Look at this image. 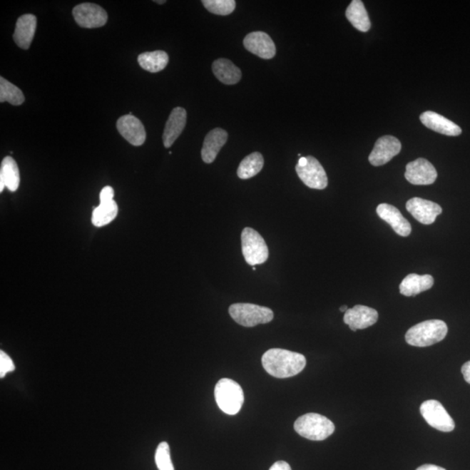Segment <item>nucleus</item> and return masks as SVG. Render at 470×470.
Instances as JSON below:
<instances>
[{
    "label": "nucleus",
    "mask_w": 470,
    "mask_h": 470,
    "mask_svg": "<svg viewBox=\"0 0 470 470\" xmlns=\"http://www.w3.org/2000/svg\"><path fill=\"white\" fill-rule=\"evenodd\" d=\"M215 397L220 410L230 416L239 413L244 402L242 387L228 378L221 379L217 382Z\"/></svg>",
    "instance_id": "4"
},
{
    "label": "nucleus",
    "mask_w": 470,
    "mask_h": 470,
    "mask_svg": "<svg viewBox=\"0 0 470 470\" xmlns=\"http://www.w3.org/2000/svg\"><path fill=\"white\" fill-rule=\"evenodd\" d=\"M113 197H114L113 188L108 185V187H105L103 189H102L100 193L101 203H109V201L114 200Z\"/></svg>",
    "instance_id": "32"
},
{
    "label": "nucleus",
    "mask_w": 470,
    "mask_h": 470,
    "mask_svg": "<svg viewBox=\"0 0 470 470\" xmlns=\"http://www.w3.org/2000/svg\"><path fill=\"white\" fill-rule=\"evenodd\" d=\"M228 138V133L221 128L213 129L207 134L201 150V158L205 163L210 164L215 160L220 149L226 144Z\"/></svg>",
    "instance_id": "20"
},
{
    "label": "nucleus",
    "mask_w": 470,
    "mask_h": 470,
    "mask_svg": "<svg viewBox=\"0 0 470 470\" xmlns=\"http://www.w3.org/2000/svg\"><path fill=\"white\" fill-rule=\"evenodd\" d=\"M187 124V111L183 108H175L172 111L165 124L163 133L165 148H171L173 144L183 132Z\"/></svg>",
    "instance_id": "19"
},
{
    "label": "nucleus",
    "mask_w": 470,
    "mask_h": 470,
    "mask_svg": "<svg viewBox=\"0 0 470 470\" xmlns=\"http://www.w3.org/2000/svg\"><path fill=\"white\" fill-rule=\"evenodd\" d=\"M245 48L252 54L264 59H270L275 57L276 47L270 35L263 31H254L247 34L244 39Z\"/></svg>",
    "instance_id": "14"
},
{
    "label": "nucleus",
    "mask_w": 470,
    "mask_h": 470,
    "mask_svg": "<svg viewBox=\"0 0 470 470\" xmlns=\"http://www.w3.org/2000/svg\"><path fill=\"white\" fill-rule=\"evenodd\" d=\"M405 178L413 185H431L436 180L437 172L429 160L419 158L406 165Z\"/></svg>",
    "instance_id": "11"
},
{
    "label": "nucleus",
    "mask_w": 470,
    "mask_h": 470,
    "mask_svg": "<svg viewBox=\"0 0 470 470\" xmlns=\"http://www.w3.org/2000/svg\"><path fill=\"white\" fill-rule=\"evenodd\" d=\"M295 430L300 436L311 441H323L334 432L335 426L329 419L315 413L299 417L295 422Z\"/></svg>",
    "instance_id": "3"
},
{
    "label": "nucleus",
    "mask_w": 470,
    "mask_h": 470,
    "mask_svg": "<svg viewBox=\"0 0 470 470\" xmlns=\"http://www.w3.org/2000/svg\"><path fill=\"white\" fill-rule=\"evenodd\" d=\"M434 285L431 275L410 274L400 284V293L407 297H412L430 290Z\"/></svg>",
    "instance_id": "21"
},
{
    "label": "nucleus",
    "mask_w": 470,
    "mask_h": 470,
    "mask_svg": "<svg viewBox=\"0 0 470 470\" xmlns=\"http://www.w3.org/2000/svg\"><path fill=\"white\" fill-rule=\"evenodd\" d=\"M339 310H341V312H343V313H346V312L349 310V307H347V306H342L339 307Z\"/></svg>",
    "instance_id": "36"
},
{
    "label": "nucleus",
    "mask_w": 470,
    "mask_h": 470,
    "mask_svg": "<svg viewBox=\"0 0 470 470\" xmlns=\"http://www.w3.org/2000/svg\"><path fill=\"white\" fill-rule=\"evenodd\" d=\"M229 315L243 327H252L266 324L274 319V313L266 307L250 303H236L229 307Z\"/></svg>",
    "instance_id": "5"
},
{
    "label": "nucleus",
    "mask_w": 470,
    "mask_h": 470,
    "mask_svg": "<svg viewBox=\"0 0 470 470\" xmlns=\"http://www.w3.org/2000/svg\"><path fill=\"white\" fill-rule=\"evenodd\" d=\"M21 183L19 170L13 157L7 156L0 167V192L7 188L11 192L17 191Z\"/></svg>",
    "instance_id": "22"
},
{
    "label": "nucleus",
    "mask_w": 470,
    "mask_h": 470,
    "mask_svg": "<svg viewBox=\"0 0 470 470\" xmlns=\"http://www.w3.org/2000/svg\"><path fill=\"white\" fill-rule=\"evenodd\" d=\"M402 144L396 137L382 136L375 142L374 149L369 156L371 165L374 167L388 163L401 152Z\"/></svg>",
    "instance_id": "10"
},
{
    "label": "nucleus",
    "mask_w": 470,
    "mask_h": 470,
    "mask_svg": "<svg viewBox=\"0 0 470 470\" xmlns=\"http://www.w3.org/2000/svg\"><path fill=\"white\" fill-rule=\"evenodd\" d=\"M422 123L426 128L433 130V131L444 134L447 136H458L461 133V128L459 126L454 123L453 121L448 120L439 113L426 111L422 113L420 116Z\"/></svg>",
    "instance_id": "17"
},
{
    "label": "nucleus",
    "mask_w": 470,
    "mask_h": 470,
    "mask_svg": "<svg viewBox=\"0 0 470 470\" xmlns=\"http://www.w3.org/2000/svg\"><path fill=\"white\" fill-rule=\"evenodd\" d=\"M213 74L226 85H235L242 78V71L227 58H219L213 63Z\"/></svg>",
    "instance_id": "23"
},
{
    "label": "nucleus",
    "mask_w": 470,
    "mask_h": 470,
    "mask_svg": "<svg viewBox=\"0 0 470 470\" xmlns=\"http://www.w3.org/2000/svg\"><path fill=\"white\" fill-rule=\"evenodd\" d=\"M117 129L121 136L130 144L139 147L145 141V130L139 118L133 116H125L118 118Z\"/></svg>",
    "instance_id": "13"
},
{
    "label": "nucleus",
    "mask_w": 470,
    "mask_h": 470,
    "mask_svg": "<svg viewBox=\"0 0 470 470\" xmlns=\"http://www.w3.org/2000/svg\"><path fill=\"white\" fill-rule=\"evenodd\" d=\"M262 362L265 370L276 378L293 377L301 373L307 364L303 354L282 349L267 350Z\"/></svg>",
    "instance_id": "1"
},
{
    "label": "nucleus",
    "mask_w": 470,
    "mask_h": 470,
    "mask_svg": "<svg viewBox=\"0 0 470 470\" xmlns=\"http://www.w3.org/2000/svg\"><path fill=\"white\" fill-rule=\"evenodd\" d=\"M461 373L464 374V380L470 384V361L464 363L461 367Z\"/></svg>",
    "instance_id": "34"
},
{
    "label": "nucleus",
    "mask_w": 470,
    "mask_h": 470,
    "mask_svg": "<svg viewBox=\"0 0 470 470\" xmlns=\"http://www.w3.org/2000/svg\"><path fill=\"white\" fill-rule=\"evenodd\" d=\"M296 173L302 183L310 188L322 190L327 187V176L322 165L313 156H307L305 164L296 165Z\"/></svg>",
    "instance_id": "8"
},
{
    "label": "nucleus",
    "mask_w": 470,
    "mask_h": 470,
    "mask_svg": "<svg viewBox=\"0 0 470 470\" xmlns=\"http://www.w3.org/2000/svg\"><path fill=\"white\" fill-rule=\"evenodd\" d=\"M155 463L159 470H175L168 442L162 441L158 446L155 453Z\"/></svg>",
    "instance_id": "30"
},
{
    "label": "nucleus",
    "mask_w": 470,
    "mask_h": 470,
    "mask_svg": "<svg viewBox=\"0 0 470 470\" xmlns=\"http://www.w3.org/2000/svg\"><path fill=\"white\" fill-rule=\"evenodd\" d=\"M15 370V365L9 355L3 350L0 351V377L4 378L6 374L13 372Z\"/></svg>",
    "instance_id": "31"
},
{
    "label": "nucleus",
    "mask_w": 470,
    "mask_h": 470,
    "mask_svg": "<svg viewBox=\"0 0 470 470\" xmlns=\"http://www.w3.org/2000/svg\"><path fill=\"white\" fill-rule=\"evenodd\" d=\"M406 208L414 219L424 225L433 224L442 212L440 205L417 197L410 199L406 204Z\"/></svg>",
    "instance_id": "12"
},
{
    "label": "nucleus",
    "mask_w": 470,
    "mask_h": 470,
    "mask_svg": "<svg viewBox=\"0 0 470 470\" xmlns=\"http://www.w3.org/2000/svg\"><path fill=\"white\" fill-rule=\"evenodd\" d=\"M118 212L116 200L101 203L93 212L92 223L97 228L106 226L116 218Z\"/></svg>",
    "instance_id": "27"
},
{
    "label": "nucleus",
    "mask_w": 470,
    "mask_h": 470,
    "mask_svg": "<svg viewBox=\"0 0 470 470\" xmlns=\"http://www.w3.org/2000/svg\"><path fill=\"white\" fill-rule=\"evenodd\" d=\"M346 17L355 29L366 33L371 27L369 14L361 0H353L347 8Z\"/></svg>",
    "instance_id": "24"
},
{
    "label": "nucleus",
    "mask_w": 470,
    "mask_h": 470,
    "mask_svg": "<svg viewBox=\"0 0 470 470\" xmlns=\"http://www.w3.org/2000/svg\"><path fill=\"white\" fill-rule=\"evenodd\" d=\"M378 312L369 307L357 305L349 309L344 315V322L352 331L365 329L373 326L378 320Z\"/></svg>",
    "instance_id": "15"
},
{
    "label": "nucleus",
    "mask_w": 470,
    "mask_h": 470,
    "mask_svg": "<svg viewBox=\"0 0 470 470\" xmlns=\"http://www.w3.org/2000/svg\"><path fill=\"white\" fill-rule=\"evenodd\" d=\"M448 334V326L441 320H429L417 324L407 332L405 339L408 344L424 347L440 342Z\"/></svg>",
    "instance_id": "2"
},
{
    "label": "nucleus",
    "mask_w": 470,
    "mask_h": 470,
    "mask_svg": "<svg viewBox=\"0 0 470 470\" xmlns=\"http://www.w3.org/2000/svg\"><path fill=\"white\" fill-rule=\"evenodd\" d=\"M168 55L164 51L144 53L138 57V62L141 68L150 73H158L164 70L168 66Z\"/></svg>",
    "instance_id": "25"
},
{
    "label": "nucleus",
    "mask_w": 470,
    "mask_h": 470,
    "mask_svg": "<svg viewBox=\"0 0 470 470\" xmlns=\"http://www.w3.org/2000/svg\"><path fill=\"white\" fill-rule=\"evenodd\" d=\"M73 15L78 25L84 29H98L106 25L108 16L96 4L83 3L73 8Z\"/></svg>",
    "instance_id": "9"
},
{
    "label": "nucleus",
    "mask_w": 470,
    "mask_h": 470,
    "mask_svg": "<svg viewBox=\"0 0 470 470\" xmlns=\"http://www.w3.org/2000/svg\"><path fill=\"white\" fill-rule=\"evenodd\" d=\"M37 27V18L33 14H25L16 23L14 39L19 47L29 49L34 37Z\"/></svg>",
    "instance_id": "18"
},
{
    "label": "nucleus",
    "mask_w": 470,
    "mask_h": 470,
    "mask_svg": "<svg viewBox=\"0 0 470 470\" xmlns=\"http://www.w3.org/2000/svg\"><path fill=\"white\" fill-rule=\"evenodd\" d=\"M25 101V96L18 86L3 77L0 78V102H9L11 105L21 106Z\"/></svg>",
    "instance_id": "28"
},
{
    "label": "nucleus",
    "mask_w": 470,
    "mask_h": 470,
    "mask_svg": "<svg viewBox=\"0 0 470 470\" xmlns=\"http://www.w3.org/2000/svg\"><path fill=\"white\" fill-rule=\"evenodd\" d=\"M420 412L422 417L432 428L441 432H451L455 429V422L441 402L436 400L426 401L421 405Z\"/></svg>",
    "instance_id": "7"
},
{
    "label": "nucleus",
    "mask_w": 470,
    "mask_h": 470,
    "mask_svg": "<svg viewBox=\"0 0 470 470\" xmlns=\"http://www.w3.org/2000/svg\"><path fill=\"white\" fill-rule=\"evenodd\" d=\"M270 470H292V469L286 461H279L272 464Z\"/></svg>",
    "instance_id": "33"
},
{
    "label": "nucleus",
    "mask_w": 470,
    "mask_h": 470,
    "mask_svg": "<svg viewBox=\"0 0 470 470\" xmlns=\"http://www.w3.org/2000/svg\"><path fill=\"white\" fill-rule=\"evenodd\" d=\"M242 254L250 266L263 264L268 259V247L262 235L255 229L244 228L242 233Z\"/></svg>",
    "instance_id": "6"
},
{
    "label": "nucleus",
    "mask_w": 470,
    "mask_h": 470,
    "mask_svg": "<svg viewBox=\"0 0 470 470\" xmlns=\"http://www.w3.org/2000/svg\"><path fill=\"white\" fill-rule=\"evenodd\" d=\"M377 215L389 223L398 235L408 237L412 234V225L404 218L402 213L392 205L382 203L377 208Z\"/></svg>",
    "instance_id": "16"
},
{
    "label": "nucleus",
    "mask_w": 470,
    "mask_h": 470,
    "mask_svg": "<svg viewBox=\"0 0 470 470\" xmlns=\"http://www.w3.org/2000/svg\"><path fill=\"white\" fill-rule=\"evenodd\" d=\"M155 2L157 3V4H160V5H162V4L165 3V1H164V0H162V1H155Z\"/></svg>",
    "instance_id": "37"
},
{
    "label": "nucleus",
    "mask_w": 470,
    "mask_h": 470,
    "mask_svg": "<svg viewBox=\"0 0 470 470\" xmlns=\"http://www.w3.org/2000/svg\"><path fill=\"white\" fill-rule=\"evenodd\" d=\"M264 165V159L260 153L255 152L245 158L240 162L237 175L240 179L247 180L257 175L262 171Z\"/></svg>",
    "instance_id": "26"
},
{
    "label": "nucleus",
    "mask_w": 470,
    "mask_h": 470,
    "mask_svg": "<svg viewBox=\"0 0 470 470\" xmlns=\"http://www.w3.org/2000/svg\"><path fill=\"white\" fill-rule=\"evenodd\" d=\"M417 470H446L444 468L439 467V466L432 465V464H424L419 467Z\"/></svg>",
    "instance_id": "35"
},
{
    "label": "nucleus",
    "mask_w": 470,
    "mask_h": 470,
    "mask_svg": "<svg viewBox=\"0 0 470 470\" xmlns=\"http://www.w3.org/2000/svg\"><path fill=\"white\" fill-rule=\"evenodd\" d=\"M203 4L210 13L221 16L231 14L236 6L234 0H203Z\"/></svg>",
    "instance_id": "29"
}]
</instances>
